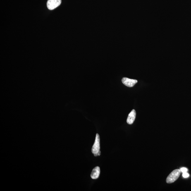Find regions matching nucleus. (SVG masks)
<instances>
[{
  "label": "nucleus",
  "mask_w": 191,
  "mask_h": 191,
  "mask_svg": "<svg viewBox=\"0 0 191 191\" xmlns=\"http://www.w3.org/2000/svg\"><path fill=\"white\" fill-rule=\"evenodd\" d=\"M183 176L184 178H188V177L189 176V174L187 173V172H186V173H183Z\"/></svg>",
  "instance_id": "6e6552de"
},
{
  "label": "nucleus",
  "mask_w": 191,
  "mask_h": 191,
  "mask_svg": "<svg viewBox=\"0 0 191 191\" xmlns=\"http://www.w3.org/2000/svg\"><path fill=\"white\" fill-rule=\"evenodd\" d=\"M61 3V0H48L47 6L48 9L53 10L59 6Z\"/></svg>",
  "instance_id": "7ed1b4c3"
},
{
  "label": "nucleus",
  "mask_w": 191,
  "mask_h": 191,
  "mask_svg": "<svg viewBox=\"0 0 191 191\" xmlns=\"http://www.w3.org/2000/svg\"><path fill=\"white\" fill-rule=\"evenodd\" d=\"M181 172L180 170L179 169L173 170L167 178L166 183L169 184L172 183L176 181L179 177Z\"/></svg>",
  "instance_id": "f257e3e1"
},
{
  "label": "nucleus",
  "mask_w": 191,
  "mask_h": 191,
  "mask_svg": "<svg viewBox=\"0 0 191 191\" xmlns=\"http://www.w3.org/2000/svg\"><path fill=\"white\" fill-rule=\"evenodd\" d=\"M100 173V169L99 167H96L92 170L91 177L93 179H97L99 177Z\"/></svg>",
  "instance_id": "423d86ee"
},
{
  "label": "nucleus",
  "mask_w": 191,
  "mask_h": 191,
  "mask_svg": "<svg viewBox=\"0 0 191 191\" xmlns=\"http://www.w3.org/2000/svg\"><path fill=\"white\" fill-rule=\"evenodd\" d=\"M180 171H181L182 173H186L187 171V169L186 168H180Z\"/></svg>",
  "instance_id": "0eeeda50"
},
{
  "label": "nucleus",
  "mask_w": 191,
  "mask_h": 191,
  "mask_svg": "<svg viewBox=\"0 0 191 191\" xmlns=\"http://www.w3.org/2000/svg\"><path fill=\"white\" fill-rule=\"evenodd\" d=\"M136 117V112L135 110L133 109L129 114L127 120V123L131 125L133 123Z\"/></svg>",
  "instance_id": "39448f33"
},
{
  "label": "nucleus",
  "mask_w": 191,
  "mask_h": 191,
  "mask_svg": "<svg viewBox=\"0 0 191 191\" xmlns=\"http://www.w3.org/2000/svg\"><path fill=\"white\" fill-rule=\"evenodd\" d=\"M122 82L124 85L129 87H132L137 82V80L127 78L122 79Z\"/></svg>",
  "instance_id": "20e7f679"
},
{
  "label": "nucleus",
  "mask_w": 191,
  "mask_h": 191,
  "mask_svg": "<svg viewBox=\"0 0 191 191\" xmlns=\"http://www.w3.org/2000/svg\"><path fill=\"white\" fill-rule=\"evenodd\" d=\"M100 137L99 134H96V137L94 145L92 148V152L94 154L95 156H99L101 154V151H100Z\"/></svg>",
  "instance_id": "f03ea898"
}]
</instances>
